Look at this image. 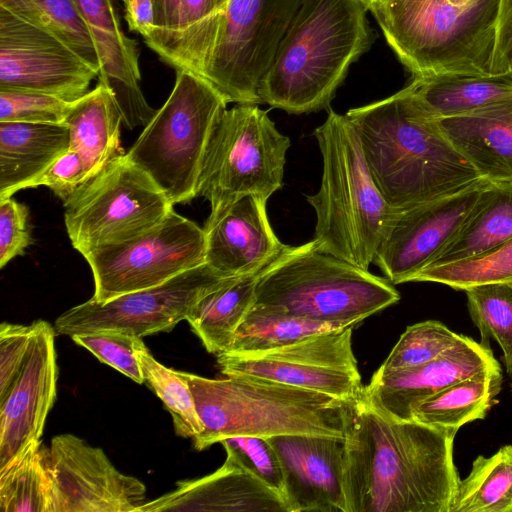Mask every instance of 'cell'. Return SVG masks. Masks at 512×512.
Listing matches in <instances>:
<instances>
[{
    "label": "cell",
    "mask_w": 512,
    "mask_h": 512,
    "mask_svg": "<svg viewBox=\"0 0 512 512\" xmlns=\"http://www.w3.org/2000/svg\"><path fill=\"white\" fill-rule=\"evenodd\" d=\"M472 322L478 328L480 343L500 346L506 364L512 355V284H486L464 290Z\"/></svg>",
    "instance_id": "cell-37"
},
{
    "label": "cell",
    "mask_w": 512,
    "mask_h": 512,
    "mask_svg": "<svg viewBox=\"0 0 512 512\" xmlns=\"http://www.w3.org/2000/svg\"><path fill=\"white\" fill-rule=\"evenodd\" d=\"M407 87L436 118L454 117L512 97V71L413 77Z\"/></svg>",
    "instance_id": "cell-27"
},
{
    "label": "cell",
    "mask_w": 512,
    "mask_h": 512,
    "mask_svg": "<svg viewBox=\"0 0 512 512\" xmlns=\"http://www.w3.org/2000/svg\"><path fill=\"white\" fill-rule=\"evenodd\" d=\"M450 512H512V444L473 461Z\"/></svg>",
    "instance_id": "cell-31"
},
{
    "label": "cell",
    "mask_w": 512,
    "mask_h": 512,
    "mask_svg": "<svg viewBox=\"0 0 512 512\" xmlns=\"http://www.w3.org/2000/svg\"><path fill=\"white\" fill-rule=\"evenodd\" d=\"M456 434L384 415L363 390L348 408L346 512H450L461 480L453 460Z\"/></svg>",
    "instance_id": "cell-1"
},
{
    "label": "cell",
    "mask_w": 512,
    "mask_h": 512,
    "mask_svg": "<svg viewBox=\"0 0 512 512\" xmlns=\"http://www.w3.org/2000/svg\"><path fill=\"white\" fill-rule=\"evenodd\" d=\"M399 300L387 278L320 251L311 240L287 245L264 268L252 308L346 328Z\"/></svg>",
    "instance_id": "cell-7"
},
{
    "label": "cell",
    "mask_w": 512,
    "mask_h": 512,
    "mask_svg": "<svg viewBox=\"0 0 512 512\" xmlns=\"http://www.w3.org/2000/svg\"><path fill=\"white\" fill-rule=\"evenodd\" d=\"M51 480L52 512H137L146 502V487L123 474L105 452L66 433L42 445Z\"/></svg>",
    "instance_id": "cell-15"
},
{
    "label": "cell",
    "mask_w": 512,
    "mask_h": 512,
    "mask_svg": "<svg viewBox=\"0 0 512 512\" xmlns=\"http://www.w3.org/2000/svg\"><path fill=\"white\" fill-rule=\"evenodd\" d=\"M267 200L246 195L209 215L203 227L207 264L227 276L248 275L265 268L285 249L271 227Z\"/></svg>",
    "instance_id": "cell-21"
},
{
    "label": "cell",
    "mask_w": 512,
    "mask_h": 512,
    "mask_svg": "<svg viewBox=\"0 0 512 512\" xmlns=\"http://www.w3.org/2000/svg\"><path fill=\"white\" fill-rule=\"evenodd\" d=\"M306 0H227L198 75L228 103L260 104V82Z\"/></svg>",
    "instance_id": "cell-11"
},
{
    "label": "cell",
    "mask_w": 512,
    "mask_h": 512,
    "mask_svg": "<svg viewBox=\"0 0 512 512\" xmlns=\"http://www.w3.org/2000/svg\"><path fill=\"white\" fill-rule=\"evenodd\" d=\"M361 1H362V2L365 4V6L368 8V7H369V5H370L372 2H374L375 0H361Z\"/></svg>",
    "instance_id": "cell-49"
},
{
    "label": "cell",
    "mask_w": 512,
    "mask_h": 512,
    "mask_svg": "<svg viewBox=\"0 0 512 512\" xmlns=\"http://www.w3.org/2000/svg\"><path fill=\"white\" fill-rule=\"evenodd\" d=\"M489 181L398 212L374 263L394 285L411 282L453 239Z\"/></svg>",
    "instance_id": "cell-17"
},
{
    "label": "cell",
    "mask_w": 512,
    "mask_h": 512,
    "mask_svg": "<svg viewBox=\"0 0 512 512\" xmlns=\"http://www.w3.org/2000/svg\"><path fill=\"white\" fill-rule=\"evenodd\" d=\"M217 1V6H218V10L219 8L227 1V0H216Z\"/></svg>",
    "instance_id": "cell-50"
},
{
    "label": "cell",
    "mask_w": 512,
    "mask_h": 512,
    "mask_svg": "<svg viewBox=\"0 0 512 512\" xmlns=\"http://www.w3.org/2000/svg\"><path fill=\"white\" fill-rule=\"evenodd\" d=\"M94 39L101 71L98 82L111 89L129 129L146 126L156 111L141 89L137 43L122 27L117 0H73Z\"/></svg>",
    "instance_id": "cell-22"
},
{
    "label": "cell",
    "mask_w": 512,
    "mask_h": 512,
    "mask_svg": "<svg viewBox=\"0 0 512 512\" xmlns=\"http://www.w3.org/2000/svg\"><path fill=\"white\" fill-rule=\"evenodd\" d=\"M182 375L203 426L193 438L199 451L233 436L345 437L349 402L252 376Z\"/></svg>",
    "instance_id": "cell-5"
},
{
    "label": "cell",
    "mask_w": 512,
    "mask_h": 512,
    "mask_svg": "<svg viewBox=\"0 0 512 512\" xmlns=\"http://www.w3.org/2000/svg\"><path fill=\"white\" fill-rule=\"evenodd\" d=\"M463 336L436 320L410 325L376 371L386 373L428 363L459 343Z\"/></svg>",
    "instance_id": "cell-38"
},
{
    "label": "cell",
    "mask_w": 512,
    "mask_h": 512,
    "mask_svg": "<svg viewBox=\"0 0 512 512\" xmlns=\"http://www.w3.org/2000/svg\"><path fill=\"white\" fill-rule=\"evenodd\" d=\"M505 368H506L507 374L510 379V389L512 392V355H511L509 361L505 364Z\"/></svg>",
    "instance_id": "cell-48"
},
{
    "label": "cell",
    "mask_w": 512,
    "mask_h": 512,
    "mask_svg": "<svg viewBox=\"0 0 512 512\" xmlns=\"http://www.w3.org/2000/svg\"><path fill=\"white\" fill-rule=\"evenodd\" d=\"M500 365L491 347L473 338L462 340L438 358L420 366L375 372L364 396L381 413L400 421L413 420L418 405L448 386Z\"/></svg>",
    "instance_id": "cell-19"
},
{
    "label": "cell",
    "mask_w": 512,
    "mask_h": 512,
    "mask_svg": "<svg viewBox=\"0 0 512 512\" xmlns=\"http://www.w3.org/2000/svg\"><path fill=\"white\" fill-rule=\"evenodd\" d=\"M42 445L41 441L31 445L0 471L1 512H52L51 480Z\"/></svg>",
    "instance_id": "cell-34"
},
{
    "label": "cell",
    "mask_w": 512,
    "mask_h": 512,
    "mask_svg": "<svg viewBox=\"0 0 512 512\" xmlns=\"http://www.w3.org/2000/svg\"><path fill=\"white\" fill-rule=\"evenodd\" d=\"M482 179L512 184V97L473 112L438 119Z\"/></svg>",
    "instance_id": "cell-24"
},
{
    "label": "cell",
    "mask_w": 512,
    "mask_h": 512,
    "mask_svg": "<svg viewBox=\"0 0 512 512\" xmlns=\"http://www.w3.org/2000/svg\"><path fill=\"white\" fill-rule=\"evenodd\" d=\"M63 203L67 234L83 257L146 232L173 209L155 181L126 155L110 162Z\"/></svg>",
    "instance_id": "cell-10"
},
{
    "label": "cell",
    "mask_w": 512,
    "mask_h": 512,
    "mask_svg": "<svg viewBox=\"0 0 512 512\" xmlns=\"http://www.w3.org/2000/svg\"><path fill=\"white\" fill-rule=\"evenodd\" d=\"M500 0H375L370 11L413 77L490 74Z\"/></svg>",
    "instance_id": "cell-6"
},
{
    "label": "cell",
    "mask_w": 512,
    "mask_h": 512,
    "mask_svg": "<svg viewBox=\"0 0 512 512\" xmlns=\"http://www.w3.org/2000/svg\"><path fill=\"white\" fill-rule=\"evenodd\" d=\"M510 239L512 184L489 182L458 232L429 266L472 257Z\"/></svg>",
    "instance_id": "cell-28"
},
{
    "label": "cell",
    "mask_w": 512,
    "mask_h": 512,
    "mask_svg": "<svg viewBox=\"0 0 512 512\" xmlns=\"http://www.w3.org/2000/svg\"><path fill=\"white\" fill-rule=\"evenodd\" d=\"M136 353L144 381L171 414L176 434L185 438H194L200 434L203 426L191 389L182 372L170 369L157 361L141 337L136 340Z\"/></svg>",
    "instance_id": "cell-36"
},
{
    "label": "cell",
    "mask_w": 512,
    "mask_h": 512,
    "mask_svg": "<svg viewBox=\"0 0 512 512\" xmlns=\"http://www.w3.org/2000/svg\"><path fill=\"white\" fill-rule=\"evenodd\" d=\"M122 123L115 95L101 82L72 103L64 121L69 129L68 149L82 157L90 178L125 155L121 146Z\"/></svg>",
    "instance_id": "cell-26"
},
{
    "label": "cell",
    "mask_w": 512,
    "mask_h": 512,
    "mask_svg": "<svg viewBox=\"0 0 512 512\" xmlns=\"http://www.w3.org/2000/svg\"><path fill=\"white\" fill-rule=\"evenodd\" d=\"M343 329L328 323L251 308L223 353L250 355L286 346L313 334Z\"/></svg>",
    "instance_id": "cell-33"
},
{
    "label": "cell",
    "mask_w": 512,
    "mask_h": 512,
    "mask_svg": "<svg viewBox=\"0 0 512 512\" xmlns=\"http://www.w3.org/2000/svg\"><path fill=\"white\" fill-rule=\"evenodd\" d=\"M0 7L57 37L99 76L101 62L94 39L73 0H0Z\"/></svg>",
    "instance_id": "cell-32"
},
{
    "label": "cell",
    "mask_w": 512,
    "mask_h": 512,
    "mask_svg": "<svg viewBox=\"0 0 512 512\" xmlns=\"http://www.w3.org/2000/svg\"><path fill=\"white\" fill-rule=\"evenodd\" d=\"M510 70L512 71V59H511V62H510Z\"/></svg>",
    "instance_id": "cell-51"
},
{
    "label": "cell",
    "mask_w": 512,
    "mask_h": 512,
    "mask_svg": "<svg viewBox=\"0 0 512 512\" xmlns=\"http://www.w3.org/2000/svg\"><path fill=\"white\" fill-rule=\"evenodd\" d=\"M220 443L225 448L226 458L250 472L284 499L285 481L281 462L268 438L233 436Z\"/></svg>",
    "instance_id": "cell-39"
},
{
    "label": "cell",
    "mask_w": 512,
    "mask_h": 512,
    "mask_svg": "<svg viewBox=\"0 0 512 512\" xmlns=\"http://www.w3.org/2000/svg\"><path fill=\"white\" fill-rule=\"evenodd\" d=\"M289 137L257 104L226 109L210 139L198 196L216 215L246 195L269 199L283 185Z\"/></svg>",
    "instance_id": "cell-9"
},
{
    "label": "cell",
    "mask_w": 512,
    "mask_h": 512,
    "mask_svg": "<svg viewBox=\"0 0 512 512\" xmlns=\"http://www.w3.org/2000/svg\"><path fill=\"white\" fill-rule=\"evenodd\" d=\"M411 282H435L462 291L486 284H512V239L472 257L428 266Z\"/></svg>",
    "instance_id": "cell-35"
},
{
    "label": "cell",
    "mask_w": 512,
    "mask_h": 512,
    "mask_svg": "<svg viewBox=\"0 0 512 512\" xmlns=\"http://www.w3.org/2000/svg\"><path fill=\"white\" fill-rule=\"evenodd\" d=\"M176 72L169 97L125 154L155 181L172 205L198 196L207 147L228 104L200 75Z\"/></svg>",
    "instance_id": "cell-8"
},
{
    "label": "cell",
    "mask_w": 512,
    "mask_h": 512,
    "mask_svg": "<svg viewBox=\"0 0 512 512\" xmlns=\"http://www.w3.org/2000/svg\"><path fill=\"white\" fill-rule=\"evenodd\" d=\"M268 440L281 462L289 512H346L344 439L299 434Z\"/></svg>",
    "instance_id": "cell-20"
},
{
    "label": "cell",
    "mask_w": 512,
    "mask_h": 512,
    "mask_svg": "<svg viewBox=\"0 0 512 512\" xmlns=\"http://www.w3.org/2000/svg\"><path fill=\"white\" fill-rule=\"evenodd\" d=\"M32 243L29 209L12 197L0 199V268Z\"/></svg>",
    "instance_id": "cell-42"
},
{
    "label": "cell",
    "mask_w": 512,
    "mask_h": 512,
    "mask_svg": "<svg viewBox=\"0 0 512 512\" xmlns=\"http://www.w3.org/2000/svg\"><path fill=\"white\" fill-rule=\"evenodd\" d=\"M163 511L289 512L280 494L228 458L212 474L179 481L173 491L137 509Z\"/></svg>",
    "instance_id": "cell-23"
},
{
    "label": "cell",
    "mask_w": 512,
    "mask_h": 512,
    "mask_svg": "<svg viewBox=\"0 0 512 512\" xmlns=\"http://www.w3.org/2000/svg\"><path fill=\"white\" fill-rule=\"evenodd\" d=\"M138 337L115 330L73 335L71 339L90 351L98 360L116 369L138 384L144 377L136 353Z\"/></svg>",
    "instance_id": "cell-41"
},
{
    "label": "cell",
    "mask_w": 512,
    "mask_h": 512,
    "mask_svg": "<svg viewBox=\"0 0 512 512\" xmlns=\"http://www.w3.org/2000/svg\"><path fill=\"white\" fill-rule=\"evenodd\" d=\"M129 30L148 38L156 29V12L153 0H121Z\"/></svg>",
    "instance_id": "cell-47"
},
{
    "label": "cell",
    "mask_w": 512,
    "mask_h": 512,
    "mask_svg": "<svg viewBox=\"0 0 512 512\" xmlns=\"http://www.w3.org/2000/svg\"><path fill=\"white\" fill-rule=\"evenodd\" d=\"M35 331L25 364L0 396V471L41 441L46 418L57 395L55 328L34 321Z\"/></svg>",
    "instance_id": "cell-18"
},
{
    "label": "cell",
    "mask_w": 512,
    "mask_h": 512,
    "mask_svg": "<svg viewBox=\"0 0 512 512\" xmlns=\"http://www.w3.org/2000/svg\"><path fill=\"white\" fill-rule=\"evenodd\" d=\"M156 12V29L145 43L151 50L163 45L178 31L180 0H153Z\"/></svg>",
    "instance_id": "cell-46"
},
{
    "label": "cell",
    "mask_w": 512,
    "mask_h": 512,
    "mask_svg": "<svg viewBox=\"0 0 512 512\" xmlns=\"http://www.w3.org/2000/svg\"><path fill=\"white\" fill-rule=\"evenodd\" d=\"M502 383L500 365L479 371L422 402L415 409L413 420L458 432L461 426L485 418L497 403Z\"/></svg>",
    "instance_id": "cell-30"
},
{
    "label": "cell",
    "mask_w": 512,
    "mask_h": 512,
    "mask_svg": "<svg viewBox=\"0 0 512 512\" xmlns=\"http://www.w3.org/2000/svg\"><path fill=\"white\" fill-rule=\"evenodd\" d=\"M227 276L205 263L150 288L105 302L93 299L63 312L55 320L58 334L72 337L115 330L143 338L172 330L195 305L223 285Z\"/></svg>",
    "instance_id": "cell-13"
},
{
    "label": "cell",
    "mask_w": 512,
    "mask_h": 512,
    "mask_svg": "<svg viewBox=\"0 0 512 512\" xmlns=\"http://www.w3.org/2000/svg\"><path fill=\"white\" fill-rule=\"evenodd\" d=\"M30 325L3 322L0 326V396L13 384L27 359L33 335Z\"/></svg>",
    "instance_id": "cell-43"
},
{
    "label": "cell",
    "mask_w": 512,
    "mask_h": 512,
    "mask_svg": "<svg viewBox=\"0 0 512 512\" xmlns=\"http://www.w3.org/2000/svg\"><path fill=\"white\" fill-rule=\"evenodd\" d=\"M72 103L41 92L0 89V122L64 124Z\"/></svg>",
    "instance_id": "cell-40"
},
{
    "label": "cell",
    "mask_w": 512,
    "mask_h": 512,
    "mask_svg": "<svg viewBox=\"0 0 512 512\" xmlns=\"http://www.w3.org/2000/svg\"><path fill=\"white\" fill-rule=\"evenodd\" d=\"M512 59V0H500L491 73L510 70Z\"/></svg>",
    "instance_id": "cell-45"
},
{
    "label": "cell",
    "mask_w": 512,
    "mask_h": 512,
    "mask_svg": "<svg viewBox=\"0 0 512 512\" xmlns=\"http://www.w3.org/2000/svg\"><path fill=\"white\" fill-rule=\"evenodd\" d=\"M345 116L376 186L398 212L484 180L407 86Z\"/></svg>",
    "instance_id": "cell-2"
},
{
    "label": "cell",
    "mask_w": 512,
    "mask_h": 512,
    "mask_svg": "<svg viewBox=\"0 0 512 512\" xmlns=\"http://www.w3.org/2000/svg\"><path fill=\"white\" fill-rule=\"evenodd\" d=\"M95 78L98 72L57 37L0 7V89L74 102Z\"/></svg>",
    "instance_id": "cell-16"
},
{
    "label": "cell",
    "mask_w": 512,
    "mask_h": 512,
    "mask_svg": "<svg viewBox=\"0 0 512 512\" xmlns=\"http://www.w3.org/2000/svg\"><path fill=\"white\" fill-rule=\"evenodd\" d=\"M68 148L65 124L0 122V199L32 188Z\"/></svg>",
    "instance_id": "cell-25"
},
{
    "label": "cell",
    "mask_w": 512,
    "mask_h": 512,
    "mask_svg": "<svg viewBox=\"0 0 512 512\" xmlns=\"http://www.w3.org/2000/svg\"><path fill=\"white\" fill-rule=\"evenodd\" d=\"M84 258L94 279L91 299L105 302L205 264V231L172 209L146 232Z\"/></svg>",
    "instance_id": "cell-12"
},
{
    "label": "cell",
    "mask_w": 512,
    "mask_h": 512,
    "mask_svg": "<svg viewBox=\"0 0 512 512\" xmlns=\"http://www.w3.org/2000/svg\"><path fill=\"white\" fill-rule=\"evenodd\" d=\"M314 136L322 177L317 193L307 196L316 214L312 241L318 250L368 270L398 211L376 186L359 135L345 115L329 108Z\"/></svg>",
    "instance_id": "cell-4"
},
{
    "label": "cell",
    "mask_w": 512,
    "mask_h": 512,
    "mask_svg": "<svg viewBox=\"0 0 512 512\" xmlns=\"http://www.w3.org/2000/svg\"><path fill=\"white\" fill-rule=\"evenodd\" d=\"M234 276L205 295L186 318L209 353L227 351L236 331L254 304L255 288L262 273Z\"/></svg>",
    "instance_id": "cell-29"
},
{
    "label": "cell",
    "mask_w": 512,
    "mask_h": 512,
    "mask_svg": "<svg viewBox=\"0 0 512 512\" xmlns=\"http://www.w3.org/2000/svg\"><path fill=\"white\" fill-rule=\"evenodd\" d=\"M90 179V174L82 157L68 149L33 184V187L47 186L65 202L82 184Z\"/></svg>",
    "instance_id": "cell-44"
},
{
    "label": "cell",
    "mask_w": 512,
    "mask_h": 512,
    "mask_svg": "<svg viewBox=\"0 0 512 512\" xmlns=\"http://www.w3.org/2000/svg\"><path fill=\"white\" fill-rule=\"evenodd\" d=\"M367 11L361 0H306L260 82L261 102L289 114L329 109L373 42Z\"/></svg>",
    "instance_id": "cell-3"
},
{
    "label": "cell",
    "mask_w": 512,
    "mask_h": 512,
    "mask_svg": "<svg viewBox=\"0 0 512 512\" xmlns=\"http://www.w3.org/2000/svg\"><path fill=\"white\" fill-rule=\"evenodd\" d=\"M353 326L300 339L257 354H217L225 376L262 378L351 402L364 390L352 349Z\"/></svg>",
    "instance_id": "cell-14"
}]
</instances>
